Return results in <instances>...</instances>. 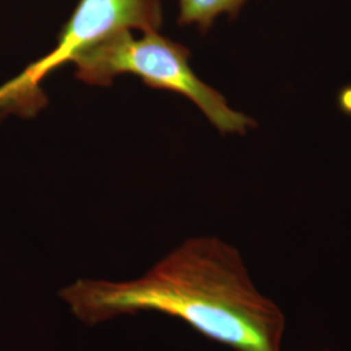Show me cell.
<instances>
[{
  "instance_id": "cell-3",
  "label": "cell",
  "mask_w": 351,
  "mask_h": 351,
  "mask_svg": "<svg viewBox=\"0 0 351 351\" xmlns=\"http://www.w3.org/2000/svg\"><path fill=\"white\" fill-rule=\"evenodd\" d=\"M163 0H80L64 24L55 49L0 86V120L10 114L33 117L47 104L42 82L88 47L123 30L159 32Z\"/></svg>"
},
{
  "instance_id": "cell-2",
  "label": "cell",
  "mask_w": 351,
  "mask_h": 351,
  "mask_svg": "<svg viewBox=\"0 0 351 351\" xmlns=\"http://www.w3.org/2000/svg\"><path fill=\"white\" fill-rule=\"evenodd\" d=\"M190 51L159 32L136 38L123 30L82 51L72 63L75 78L94 86H110L119 75H134L145 85L181 94L193 101L219 132L246 134L255 121L229 107L226 98L204 84L189 64Z\"/></svg>"
},
{
  "instance_id": "cell-4",
  "label": "cell",
  "mask_w": 351,
  "mask_h": 351,
  "mask_svg": "<svg viewBox=\"0 0 351 351\" xmlns=\"http://www.w3.org/2000/svg\"><path fill=\"white\" fill-rule=\"evenodd\" d=\"M246 0H178V25L197 26L202 33L223 16L237 17Z\"/></svg>"
},
{
  "instance_id": "cell-1",
  "label": "cell",
  "mask_w": 351,
  "mask_h": 351,
  "mask_svg": "<svg viewBox=\"0 0 351 351\" xmlns=\"http://www.w3.org/2000/svg\"><path fill=\"white\" fill-rule=\"evenodd\" d=\"M59 295L88 326L159 313L234 351H281L285 333L281 308L256 288L239 250L216 237L186 239L142 276L77 278Z\"/></svg>"
}]
</instances>
